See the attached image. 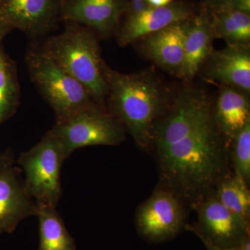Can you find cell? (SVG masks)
Segmentation results:
<instances>
[{
	"instance_id": "obj_1",
	"label": "cell",
	"mask_w": 250,
	"mask_h": 250,
	"mask_svg": "<svg viewBox=\"0 0 250 250\" xmlns=\"http://www.w3.org/2000/svg\"><path fill=\"white\" fill-rule=\"evenodd\" d=\"M212 108L203 91L184 90L153 131L160 185L191 205L213 193L227 174L226 149Z\"/></svg>"
},
{
	"instance_id": "obj_2",
	"label": "cell",
	"mask_w": 250,
	"mask_h": 250,
	"mask_svg": "<svg viewBox=\"0 0 250 250\" xmlns=\"http://www.w3.org/2000/svg\"><path fill=\"white\" fill-rule=\"evenodd\" d=\"M103 72L107 85L108 111L141 149L150 150L156 122L168 110L165 85L152 72L123 74L104 62Z\"/></svg>"
},
{
	"instance_id": "obj_3",
	"label": "cell",
	"mask_w": 250,
	"mask_h": 250,
	"mask_svg": "<svg viewBox=\"0 0 250 250\" xmlns=\"http://www.w3.org/2000/svg\"><path fill=\"white\" fill-rule=\"evenodd\" d=\"M62 23L64 29L61 34L38 42L59 67L84 87L97 104L106 108L107 85L103 72L100 37L79 23Z\"/></svg>"
},
{
	"instance_id": "obj_4",
	"label": "cell",
	"mask_w": 250,
	"mask_h": 250,
	"mask_svg": "<svg viewBox=\"0 0 250 250\" xmlns=\"http://www.w3.org/2000/svg\"><path fill=\"white\" fill-rule=\"evenodd\" d=\"M24 63L31 82L55 113L56 123L97 104L84 87L59 67L39 42L30 41Z\"/></svg>"
},
{
	"instance_id": "obj_5",
	"label": "cell",
	"mask_w": 250,
	"mask_h": 250,
	"mask_svg": "<svg viewBox=\"0 0 250 250\" xmlns=\"http://www.w3.org/2000/svg\"><path fill=\"white\" fill-rule=\"evenodd\" d=\"M65 160L62 144L48 131L16 161L25 176L26 190L36 205L58 207L62 196L61 172Z\"/></svg>"
},
{
	"instance_id": "obj_6",
	"label": "cell",
	"mask_w": 250,
	"mask_h": 250,
	"mask_svg": "<svg viewBox=\"0 0 250 250\" xmlns=\"http://www.w3.org/2000/svg\"><path fill=\"white\" fill-rule=\"evenodd\" d=\"M59 140L66 159L80 148L118 146L125 139L123 125L107 108L94 104L49 130Z\"/></svg>"
},
{
	"instance_id": "obj_7",
	"label": "cell",
	"mask_w": 250,
	"mask_h": 250,
	"mask_svg": "<svg viewBox=\"0 0 250 250\" xmlns=\"http://www.w3.org/2000/svg\"><path fill=\"white\" fill-rule=\"evenodd\" d=\"M186 212L182 199L167 188L159 185L140 206L136 213L139 234L147 241H165L185 228Z\"/></svg>"
},
{
	"instance_id": "obj_8",
	"label": "cell",
	"mask_w": 250,
	"mask_h": 250,
	"mask_svg": "<svg viewBox=\"0 0 250 250\" xmlns=\"http://www.w3.org/2000/svg\"><path fill=\"white\" fill-rule=\"evenodd\" d=\"M192 206L196 210L198 223L186 225L185 228L197 236L217 246L236 248L250 236V223L230 211L213 192Z\"/></svg>"
},
{
	"instance_id": "obj_9",
	"label": "cell",
	"mask_w": 250,
	"mask_h": 250,
	"mask_svg": "<svg viewBox=\"0 0 250 250\" xmlns=\"http://www.w3.org/2000/svg\"><path fill=\"white\" fill-rule=\"evenodd\" d=\"M11 148L0 152V236L12 233L21 221L36 216L38 207L26 190L21 167Z\"/></svg>"
},
{
	"instance_id": "obj_10",
	"label": "cell",
	"mask_w": 250,
	"mask_h": 250,
	"mask_svg": "<svg viewBox=\"0 0 250 250\" xmlns=\"http://www.w3.org/2000/svg\"><path fill=\"white\" fill-rule=\"evenodd\" d=\"M62 0H0V15L14 29L39 42L58 29Z\"/></svg>"
},
{
	"instance_id": "obj_11",
	"label": "cell",
	"mask_w": 250,
	"mask_h": 250,
	"mask_svg": "<svg viewBox=\"0 0 250 250\" xmlns=\"http://www.w3.org/2000/svg\"><path fill=\"white\" fill-rule=\"evenodd\" d=\"M129 4V0H62L61 20L79 23L108 39L116 35Z\"/></svg>"
},
{
	"instance_id": "obj_12",
	"label": "cell",
	"mask_w": 250,
	"mask_h": 250,
	"mask_svg": "<svg viewBox=\"0 0 250 250\" xmlns=\"http://www.w3.org/2000/svg\"><path fill=\"white\" fill-rule=\"evenodd\" d=\"M195 14L194 6L184 1H172L161 7L126 14L127 17L117 31V40L119 45H129L174 23L188 21Z\"/></svg>"
},
{
	"instance_id": "obj_13",
	"label": "cell",
	"mask_w": 250,
	"mask_h": 250,
	"mask_svg": "<svg viewBox=\"0 0 250 250\" xmlns=\"http://www.w3.org/2000/svg\"><path fill=\"white\" fill-rule=\"evenodd\" d=\"M212 55L207 78L226 86L249 93L250 53L248 45L229 44Z\"/></svg>"
},
{
	"instance_id": "obj_14",
	"label": "cell",
	"mask_w": 250,
	"mask_h": 250,
	"mask_svg": "<svg viewBox=\"0 0 250 250\" xmlns=\"http://www.w3.org/2000/svg\"><path fill=\"white\" fill-rule=\"evenodd\" d=\"M213 39L209 9L202 5L188 22L183 64L177 77L190 80L196 75L203 62L211 54Z\"/></svg>"
},
{
	"instance_id": "obj_15",
	"label": "cell",
	"mask_w": 250,
	"mask_h": 250,
	"mask_svg": "<svg viewBox=\"0 0 250 250\" xmlns=\"http://www.w3.org/2000/svg\"><path fill=\"white\" fill-rule=\"evenodd\" d=\"M188 21L174 23L144 38L142 44L143 52L149 59L177 75L183 64Z\"/></svg>"
},
{
	"instance_id": "obj_16",
	"label": "cell",
	"mask_w": 250,
	"mask_h": 250,
	"mask_svg": "<svg viewBox=\"0 0 250 250\" xmlns=\"http://www.w3.org/2000/svg\"><path fill=\"white\" fill-rule=\"evenodd\" d=\"M212 113L220 132L233 141L250 121L249 100L241 90L224 85Z\"/></svg>"
},
{
	"instance_id": "obj_17",
	"label": "cell",
	"mask_w": 250,
	"mask_h": 250,
	"mask_svg": "<svg viewBox=\"0 0 250 250\" xmlns=\"http://www.w3.org/2000/svg\"><path fill=\"white\" fill-rule=\"evenodd\" d=\"M40 243L38 250H76L75 240L67 231L57 208L37 205Z\"/></svg>"
},
{
	"instance_id": "obj_18",
	"label": "cell",
	"mask_w": 250,
	"mask_h": 250,
	"mask_svg": "<svg viewBox=\"0 0 250 250\" xmlns=\"http://www.w3.org/2000/svg\"><path fill=\"white\" fill-rule=\"evenodd\" d=\"M208 9L214 38L225 39L229 44L248 45L250 40V14L228 8Z\"/></svg>"
},
{
	"instance_id": "obj_19",
	"label": "cell",
	"mask_w": 250,
	"mask_h": 250,
	"mask_svg": "<svg viewBox=\"0 0 250 250\" xmlns=\"http://www.w3.org/2000/svg\"><path fill=\"white\" fill-rule=\"evenodd\" d=\"M18 67L14 59L0 45V126L16 114L21 104Z\"/></svg>"
},
{
	"instance_id": "obj_20",
	"label": "cell",
	"mask_w": 250,
	"mask_h": 250,
	"mask_svg": "<svg viewBox=\"0 0 250 250\" xmlns=\"http://www.w3.org/2000/svg\"><path fill=\"white\" fill-rule=\"evenodd\" d=\"M248 185L236 174H226L219 182L213 194L230 211L250 223V191Z\"/></svg>"
},
{
	"instance_id": "obj_21",
	"label": "cell",
	"mask_w": 250,
	"mask_h": 250,
	"mask_svg": "<svg viewBox=\"0 0 250 250\" xmlns=\"http://www.w3.org/2000/svg\"><path fill=\"white\" fill-rule=\"evenodd\" d=\"M234 174L249 183L250 179V121L233 140Z\"/></svg>"
},
{
	"instance_id": "obj_22",
	"label": "cell",
	"mask_w": 250,
	"mask_h": 250,
	"mask_svg": "<svg viewBox=\"0 0 250 250\" xmlns=\"http://www.w3.org/2000/svg\"><path fill=\"white\" fill-rule=\"evenodd\" d=\"M218 7L228 8L250 14V0H229Z\"/></svg>"
},
{
	"instance_id": "obj_23",
	"label": "cell",
	"mask_w": 250,
	"mask_h": 250,
	"mask_svg": "<svg viewBox=\"0 0 250 250\" xmlns=\"http://www.w3.org/2000/svg\"><path fill=\"white\" fill-rule=\"evenodd\" d=\"M150 7L144 0H129V8L126 14H136L142 12Z\"/></svg>"
},
{
	"instance_id": "obj_24",
	"label": "cell",
	"mask_w": 250,
	"mask_h": 250,
	"mask_svg": "<svg viewBox=\"0 0 250 250\" xmlns=\"http://www.w3.org/2000/svg\"><path fill=\"white\" fill-rule=\"evenodd\" d=\"M12 30V28L5 22L1 15H0V45L2 44V41L4 40L5 36Z\"/></svg>"
},
{
	"instance_id": "obj_25",
	"label": "cell",
	"mask_w": 250,
	"mask_h": 250,
	"mask_svg": "<svg viewBox=\"0 0 250 250\" xmlns=\"http://www.w3.org/2000/svg\"><path fill=\"white\" fill-rule=\"evenodd\" d=\"M198 237L200 238V239L201 240L202 243L205 244L207 250H240L238 249V247H236V248H223V247L217 246L213 244V243H210V242L207 241V240L204 238L203 237Z\"/></svg>"
},
{
	"instance_id": "obj_26",
	"label": "cell",
	"mask_w": 250,
	"mask_h": 250,
	"mask_svg": "<svg viewBox=\"0 0 250 250\" xmlns=\"http://www.w3.org/2000/svg\"><path fill=\"white\" fill-rule=\"evenodd\" d=\"M150 7H161L172 2V0H144Z\"/></svg>"
},
{
	"instance_id": "obj_27",
	"label": "cell",
	"mask_w": 250,
	"mask_h": 250,
	"mask_svg": "<svg viewBox=\"0 0 250 250\" xmlns=\"http://www.w3.org/2000/svg\"><path fill=\"white\" fill-rule=\"evenodd\" d=\"M229 0H205L203 5L207 6V8H215L221 6Z\"/></svg>"
},
{
	"instance_id": "obj_28",
	"label": "cell",
	"mask_w": 250,
	"mask_h": 250,
	"mask_svg": "<svg viewBox=\"0 0 250 250\" xmlns=\"http://www.w3.org/2000/svg\"><path fill=\"white\" fill-rule=\"evenodd\" d=\"M240 250H250V237L248 236L238 247Z\"/></svg>"
}]
</instances>
